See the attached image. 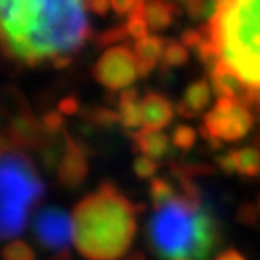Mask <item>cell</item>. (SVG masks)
<instances>
[{
    "label": "cell",
    "mask_w": 260,
    "mask_h": 260,
    "mask_svg": "<svg viewBox=\"0 0 260 260\" xmlns=\"http://www.w3.org/2000/svg\"><path fill=\"white\" fill-rule=\"evenodd\" d=\"M85 9V0H0L5 56L25 66L71 58L90 38Z\"/></svg>",
    "instance_id": "6da1fadb"
},
{
    "label": "cell",
    "mask_w": 260,
    "mask_h": 260,
    "mask_svg": "<svg viewBox=\"0 0 260 260\" xmlns=\"http://www.w3.org/2000/svg\"><path fill=\"white\" fill-rule=\"evenodd\" d=\"M181 193L155 205L147 226L150 248L164 260H206L218 242L216 223L203 208L193 178L179 176Z\"/></svg>",
    "instance_id": "7a4b0ae2"
},
{
    "label": "cell",
    "mask_w": 260,
    "mask_h": 260,
    "mask_svg": "<svg viewBox=\"0 0 260 260\" xmlns=\"http://www.w3.org/2000/svg\"><path fill=\"white\" fill-rule=\"evenodd\" d=\"M135 206L112 183L85 196L73 211V243L86 260H120L137 232Z\"/></svg>",
    "instance_id": "3957f363"
},
{
    "label": "cell",
    "mask_w": 260,
    "mask_h": 260,
    "mask_svg": "<svg viewBox=\"0 0 260 260\" xmlns=\"http://www.w3.org/2000/svg\"><path fill=\"white\" fill-rule=\"evenodd\" d=\"M220 63L250 90H260V0H223L206 22Z\"/></svg>",
    "instance_id": "277c9868"
},
{
    "label": "cell",
    "mask_w": 260,
    "mask_h": 260,
    "mask_svg": "<svg viewBox=\"0 0 260 260\" xmlns=\"http://www.w3.org/2000/svg\"><path fill=\"white\" fill-rule=\"evenodd\" d=\"M2 237L24 230L29 210L44 193L38 169L20 149L2 145Z\"/></svg>",
    "instance_id": "5b68a950"
},
{
    "label": "cell",
    "mask_w": 260,
    "mask_h": 260,
    "mask_svg": "<svg viewBox=\"0 0 260 260\" xmlns=\"http://www.w3.org/2000/svg\"><path fill=\"white\" fill-rule=\"evenodd\" d=\"M252 125L253 117L245 103L233 98H216L213 108L203 117L200 134L213 149H220L221 142L243 139Z\"/></svg>",
    "instance_id": "8992f818"
},
{
    "label": "cell",
    "mask_w": 260,
    "mask_h": 260,
    "mask_svg": "<svg viewBox=\"0 0 260 260\" xmlns=\"http://www.w3.org/2000/svg\"><path fill=\"white\" fill-rule=\"evenodd\" d=\"M93 78L108 91H123L139 78L137 56L127 44L107 49L93 66Z\"/></svg>",
    "instance_id": "52a82bcc"
},
{
    "label": "cell",
    "mask_w": 260,
    "mask_h": 260,
    "mask_svg": "<svg viewBox=\"0 0 260 260\" xmlns=\"http://www.w3.org/2000/svg\"><path fill=\"white\" fill-rule=\"evenodd\" d=\"M34 237L44 250L53 253L54 260H70L73 240V220L59 208H44L36 215Z\"/></svg>",
    "instance_id": "ba28073f"
},
{
    "label": "cell",
    "mask_w": 260,
    "mask_h": 260,
    "mask_svg": "<svg viewBox=\"0 0 260 260\" xmlns=\"http://www.w3.org/2000/svg\"><path fill=\"white\" fill-rule=\"evenodd\" d=\"M64 135V152L58 164V178L66 188H76L85 181L88 174L86 155L83 152L81 144H78L70 134Z\"/></svg>",
    "instance_id": "9c48e42d"
},
{
    "label": "cell",
    "mask_w": 260,
    "mask_h": 260,
    "mask_svg": "<svg viewBox=\"0 0 260 260\" xmlns=\"http://www.w3.org/2000/svg\"><path fill=\"white\" fill-rule=\"evenodd\" d=\"M140 113H142V128L162 132L173 122L174 107L160 93L149 91L140 100Z\"/></svg>",
    "instance_id": "30bf717a"
},
{
    "label": "cell",
    "mask_w": 260,
    "mask_h": 260,
    "mask_svg": "<svg viewBox=\"0 0 260 260\" xmlns=\"http://www.w3.org/2000/svg\"><path fill=\"white\" fill-rule=\"evenodd\" d=\"M168 39L160 36H147L145 39H140L134 44V53L137 56L139 78L149 76L157 64L159 59H162Z\"/></svg>",
    "instance_id": "8fae6325"
},
{
    "label": "cell",
    "mask_w": 260,
    "mask_h": 260,
    "mask_svg": "<svg viewBox=\"0 0 260 260\" xmlns=\"http://www.w3.org/2000/svg\"><path fill=\"white\" fill-rule=\"evenodd\" d=\"M130 137L134 139L135 149L152 160H162L166 155L171 154V142L173 140H169L168 135L162 132L140 128L137 132L130 134Z\"/></svg>",
    "instance_id": "7c38bea8"
},
{
    "label": "cell",
    "mask_w": 260,
    "mask_h": 260,
    "mask_svg": "<svg viewBox=\"0 0 260 260\" xmlns=\"http://www.w3.org/2000/svg\"><path fill=\"white\" fill-rule=\"evenodd\" d=\"M210 85L216 98H233L240 100L243 93L247 91V86L221 63L218 64L216 70L210 73Z\"/></svg>",
    "instance_id": "4fadbf2b"
},
{
    "label": "cell",
    "mask_w": 260,
    "mask_h": 260,
    "mask_svg": "<svg viewBox=\"0 0 260 260\" xmlns=\"http://www.w3.org/2000/svg\"><path fill=\"white\" fill-rule=\"evenodd\" d=\"M181 10L178 5L168 2V0H147L145 2V22L152 32H159L173 24L176 15Z\"/></svg>",
    "instance_id": "5bb4252c"
},
{
    "label": "cell",
    "mask_w": 260,
    "mask_h": 260,
    "mask_svg": "<svg viewBox=\"0 0 260 260\" xmlns=\"http://www.w3.org/2000/svg\"><path fill=\"white\" fill-rule=\"evenodd\" d=\"M210 98H211V85L206 80H196L193 83H189L186 88L183 98L184 107H188L193 113H201L205 108L210 105Z\"/></svg>",
    "instance_id": "9a60e30c"
},
{
    "label": "cell",
    "mask_w": 260,
    "mask_h": 260,
    "mask_svg": "<svg viewBox=\"0 0 260 260\" xmlns=\"http://www.w3.org/2000/svg\"><path fill=\"white\" fill-rule=\"evenodd\" d=\"M235 171L247 178H258L260 176V150L255 147H242L232 150Z\"/></svg>",
    "instance_id": "2e32d148"
},
{
    "label": "cell",
    "mask_w": 260,
    "mask_h": 260,
    "mask_svg": "<svg viewBox=\"0 0 260 260\" xmlns=\"http://www.w3.org/2000/svg\"><path fill=\"white\" fill-rule=\"evenodd\" d=\"M118 113H120V123L127 130L142 128V113H140L139 100H118Z\"/></svg>",
    "instance_id": "e0dca14e"
},
{
    "label": "cell",
    "mask_w": 260,
    "mask_h": 260,
    "mask_svg": "<svg viewBox=\"0 0 260 260\" xmlns=\"http://www.w3.org/2000/svg\"><path fill=\"white\" fill-rule=\"evenodd\" d=\"M188 61H189L188 48H186L183 43H179V41L168 39L160 64H164L168 68H179V66H184Z\"/></svg>",
    "instance_id": "ac0fdd59"
},
{
    "label": "cell",
    "mask_w": 260,
    "mask_h": 260,
    "mask_svg": "<svg viewBox=\"0 0 260 260\" xmlns=\"http://www.w3.org/2000/svg\"><path fill=\"white\" fill-rule=\"evenodd\" d=\"M81 113L90 120L93 125L102 128H110L117 123H120V113L107 107H96L90 110H81Z\"/></svg>",
    "instance_id": "d6986e66"
},
{
    "label": "cell",
    "mask_w": 260,
    "mask_h": 260,
    "mask_svg": "<svg viewBox=\"0 0 260 260\" xmlns=\"http://www.w3.org/2000/svg\"><path fill=\"white\" fill-rule=\"evenodd\" d=\"M128 38V32H127V27L125 24H120V25H113V27L103 30L95 38V44L98 46L100 49H110V48H115L117 44H120Z\"/></svg>",
    "instance_id": "ffe728a7"
},
{
    "label": "cell",
    "mask_w": 260,
    "mask_h": 260,
    "mask_svg": "<svg viewBox=\"0 0 260 260\" xmlns=\"http://www.w3.org/2000/svg\"><path fill=\"white\" fill-rule=\"evenodd\" d=\"M196 137H198L196 130L189 125H183V123H181V125H176L173 130V135H171L173 145L181 150H189L191 147H194Z\"/></svg>",
    "instance_id": "44dd1931"
},
{
    "label": "cell",
    "mask_w": 260,
    "mask_h": 260,
    "mask_svg": "<svg viewBox=\"0 0 260 260\" xmlns=\"http://www.w3.org/2000/svg\"><path fill=\"white\" fill-rule=\"evenodd\" d=\"M176 193L174 186L166 179H159L155 178L150 181V186H149V194H150V201H152V206L155 205H160L162 201L169 200L171 196Z\"/></svg>",
    "instance_id": "7402d4cb"
},
{
    "label": "cell",
    "mask_w": 260,
    "mask_h": 260,
    "mask_svg": "<svg viewBox=\"0 0 260 260\" xmlns=\"http://www.w3.org/2000/svg\"><path fill=\"white\" fill-rule=\"evenodd\" d=\"M4 260H34V252L22 240H12L4 248Z\"/></svg>",
    "instance_id": "603a6c76"
},
{
    "label": "cell",
    "mask_w": 260,
    "mask_h": 260,
    "mask_svg": "<svg viewBox=\"0 0 260 260\" xmlns=\"http://www.w3.org/2000/svg\"><path fill=\"white\" fill-rule=\"evenodd\" d=\"M125 27H127V32H128V38L135 39V43L140 39L147 38L149 30H150L147 22H145L144 15H130V17H127Z\"/></svg>",
    "instance_id": "cb8c5ba5"
},
{
    "label": "cell",
    "mask_w": 260,
    "mask_h": 260,
    "mask_svg": "<svg viewBox=\"0 0 260 260\" xmlns=\"http://www.w3.org/2000/svg\"><path fill=\"white\" fill-rule=\"evenodd\" d=\"M41 123H43V128H44L46 134L56 135L64 127V117L59 110L48 112V113H44L43 118H41Z\"/></svg>",
    "instance_id": "d4e9b609"
},
{
    "label": "cell",
    "mask_w": 260,
    "mask_h": 260,
    "mask_svg": "<svg viewBox=\"0 0 260 260\" xmlns=\"http://www.w3.org/2000/svg\"><path fill=\"white\" fill-rule=\"evenodd\" d=\"M155 171H157V162L149 157H145V155H140V157L135 159L134 162V173L137 176L139 179H149L152 178L155 174Z\"/></svg>",
    "instance_id": "484cf974"
},
{
    "label": "cell",
    "mask_w": 260,
    "mask_h": 260,
    "mask_svg": "<svg viewBox=\"0 0 260 260\" xmlns=\"http://www.w3.org/2000/svg\"><path fill=\"white\" fill-rule=\"evenodd\" d=\"M206 39L205 29H186L181 34V43H183L188 49H198L203 41Z\"/></svg>",
    "instance_id": "4316f807"
},
{
    "label": "cell",
    "mask_w": 260,
    "mask_h": 260,
    "mask_svg": "<svg viewBox=\"0 0 260 260\" xmlns=\"http://www.w3.org/2000/svg\"><path fill=\"white\" fill-rule=\"evenodd\" d=\"M58 110L63 113V115H76V113H80V102L76 100V96H64L63 100L59 102L58 105Z\"/></svg>",
    "instance_id": "83f0119b"
},
{
    "label": "cell",
    "mask_w": 260,
    "mask_h": 260,
    "mask_svg": "<svg viewBox=\"0 0 260 260\" xmlns=\"http://www.w3.org/2000/svg\"><path fill=\"white\" fill-rule=\"evenodd\" d=\"M85 7L95 15L103 17V15H107L108 10L112 9V2L110 0H85Z\"/></svg>",
    "instance_id": "f1b7e54d"
},
{
    "label": "cell",
    "mask_w": 260,
    "mask_h": 260,
    "mask_svg": "<svg viewBox=\"0 0 260 260\" xmlns=\"http://www.w3.org/2000/svg\"><path fill=\"white\" fill-rule=\"evenodd\" d=\"M112 2V10L117 15H128L132 14V10L137 5V0H110Z\"/></svg>",
    "instance_id": "f546056e"
},
{
    "label": "cell",
    "mask_w": 260,
    "mask_h": 260,
    "mask_svg": "<svg viewBox=\"0 0 260 260\" xmlns=\"http://www.w3.org/2000/svg\"><path fill=\"white\" fill-rule=\"evenodd\" d=\"M216 164L223 173L226 174H232V173H237L235 171V162H233V155H232V150L226 154H220L216 155Z\"/></svg>",
    "instance_id": "4dcf8cb0"
},
{
    "label": "cell",
    "mask_w": 260,
    "mask_h": 260,
    "mask_svg": "<svg viewBox=\"0 0 260 260\" xmlns=\"http://www.w3.org/2000/svg\"><path fill=\"white\" fill-rule=\"evenodd\" d=\"M215 260H247V258L243 257L242 253H238L237 250H233V248H230V250L221 252L220 255H218Z\"/></svg>",
    "instance_id": "1f68e13d"
},
{
    "label": "cell",
    "mask_w": 260,
    "mask_h": 260,
    "mask_svg": "<svg viewBox=\"0 0 260 260\" xmlns=\"http://www.w3.org/2000/svg\"><path fill=\"white\" fill-rule=\"evenodd\" d=\"M176 113H178V115H181L183 118H196V117H198L196 113L191 112L188 107H184V105H183V102H181V100H179L178 103H176Z\"/></svg>",
    "instance_id": "d6a6232c"
},
{
    "label": "cell",
    "mask_w": 260,
    "mask_h": 260,
    "mask_svg": "<svg viewBox=\"0 0 260 260\" xmlns=\"http://www.w3.org/2000/svg\"><path fill=\"white\" fill-rule=\"evenodd\" d=\"M123 260H145L142 253H132V255H128L127 258H123Z\"/></svg>",
    "instance_id": "836d02e7"
},
{
    "label": "cell",
    "mask_w": 260,
    "mask_h": 260,
    "mask_svg": "<svg viewBox=\"0 0 260 260\" xmlns=\"http://www.w3.org/2000/svg\"><path fill=\"white\" fill-rule=\"evenodd\" d=\"M179 2H186V4H188V2H191V0H179Z\"/></svg>",
    "instance_id": "e575fe53"
},
{
    "label": "cell",
    "mask_w": 260,
    "mask_h": 260,
    "mask_svg": "<svg viewBox=\"0 0 260 260\" xmlns=\"http://www.w3.org/2000/svg\"><path fill=\"white\" fill-rule=\"evenodd\" d=\"M258 210H260V200H258Z\"/></svg>",
    "instance_id": "d590c367"
},
{
    "label": "cell",
    "mask_w": 260,
    "mask_h": 260,
    "mask_svg": "<svg viewBox=\"0 0 260 260\" xmlns=\"http://www.w3.org/2000/svg\"><path fill=\"white\" fill-rule=\"evenodd\" d=\"M183 260H184V258H183Z\"/></svg>",
    "instance_id": "8d00e7d4"
}]
</instances>
